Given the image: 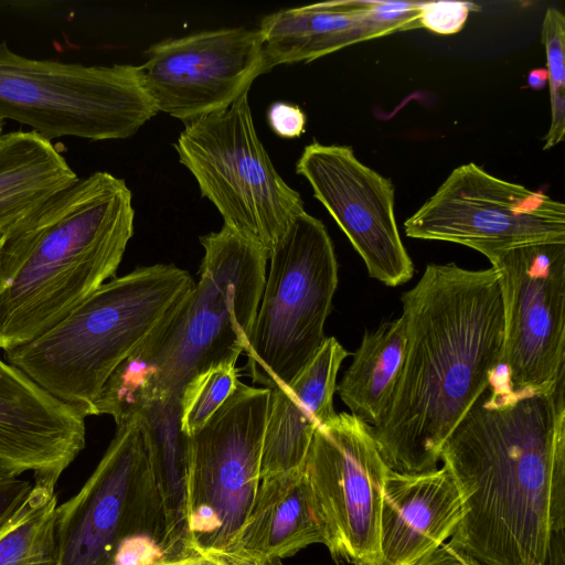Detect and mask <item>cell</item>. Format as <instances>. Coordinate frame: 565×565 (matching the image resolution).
Here are the masks:
<instances>
[{
	"instance_id": "cell-1",
	"label": "cell",
	"mask_w": 565,
	"mask_h": 565,
	"mask_svg": "<svg viewBox=\"0 0 565 565\" xmlns=\"http://www.w3.org/2000/svg\"><path fill=\"white\" fill-rule=\"evenodd\" d=\"M488 387L441 450L462 507L448 543L481 565H546L565 531V382L514 392L492 375Z\"/></svg>"
},
{
	"instance_id": "cell-2",
	"label": "cell",
	"mask_w": 565,
	"mask_h": 565,
	"mask_svg": "<svg viewBox=\"0 0 565 565\" xmlns=\"http://www.w3.org/2000/svg\"><path fill=\"white\" fill-rule=\"evenodd\" d=\"M406 352L392 402L372 427L386 466L437 469L441 450L489 386L502 352L504 311L494 268L428 264L402 295Z\"/></svg>"
},
{
	"instance_id": "cell-3",
	"label": "cell",
	"mask_w": 565,
	"mask_h": 565,
	"mask_svg": "<svg viewBox=\"0 0 565 565\" xmlns=\"http://www.w3.org/2000/svg\"><path fill=\"white\" fill-rule=\"evenodd\" d=\"M125 180L96 171L0 236V349L38 338L116 277L134 234Z\"/></svg>"
},
{
	"instance_id": "cell-4",
	"label": "cell",
	"mask_w": 565,
	"mask_h": 565,
	"mask_svg": "<svg viewBox=\"0 0 565 565\" xmlns=\"http://www.w3.org/2000/svg\"><path fill=\"white\" fill-rule=\"evenodd\" d=\"M200 279L181 306L109 376L96 415L116 425L154 405L179 403L186 382L237 361L247 348L269 254L223 225L201 236Z\"/></svg>"
},
{
	"instance_id": "cell-5",
	"label": "cell",
	"mask_w": 565,
	"mask_h": 565,
	"mask_svg": "<svg viewBox=\"0 0 565 565\" xmlns=\"http://www.w3.org/2000/svg\"><path fill=\"white\" fill-rule=\"evenodd\" d=\"M195 282L173 264L115 277L4 360L84 418L114 371L185 300Z\"/></svg>"
},
{
	"instance_id": "cell-6",
	"label": "cell",
	"mask_w": 565,
	"mask_h": 565,
	"mask_svg": "<svg viewBox=\"0 0 565 565\" xmlns=\"http://www.w3.org/2000/svg\"><path fill=\"white\" fill-rule=\"evenodd\" d=\"M157 113L136 65L35 60L0 43V119L49 140L102 141L131 137Z\"/></svg>"
},
{
	"instance_id": "cell-7",
	"label": "cell",
	"mask_w": 565,
	"mask_h": 565,
	"mask_svg": "<svg viewBox=\"0 0 565 565\" xmlns=\"http://www.w3.org/2000/svg\"><path fill=\"white\" fill-rule=\"evenodd\" d=\"M269 273L244 353L254 384H289L317 353L338 287L324 224L300 213L269 253Z\"/></svg>"
},
{
	"instance_id": "cell-8",
	"label": "cell",
	"mask_w": 565,
	"mask_h": 565,
	"mask_svg": "<svg viewBox=\"0 0 565 565\" xmlns=\"http://www.w3.org/2000/svg\"><path fill=\"white\" fill-rule=\"evenodd\" d=\"M247 96L185 124L173 147L224 225L269 254L305 209L259 140Z\"/></svg>"
},
{
	"instance_id": "cell-9",
	"label": "cell",
	"mask_w": 565,
	"mask_h": 565,
	"mask_svg": "<svg viewBox=\"0 0 565 565\" xmlns=\"http://www.w3.org/2000/svg\"><path fill=\"white\" fill-rule=\"evenodd\" d=\"M151 441L143 412L117 425L82 489L56 508L58 565H113L121 545L139 536L157 541L163 553L164 521Z\"/></svg>"
},
{
	"instance_id": "cell-10",
	"label": "cell",
	"mask_w": 565,
	"mask_h": 565,
	"mask_svg": "<svg viewBox=\"0 0 565 565\" xmlns=\"http://www.w3.org/2000/svg\"><path fill=\"white\" fill-rule=\"evenodd\" d=\"M269 395L238 381L210 420L185 437L183 550L224 551L245 522L260 483Z\"/></svg>"
},
{
	"instance_id": "cell-11",
	"label": "cell",
	"mask_w": 565,
	"mask_h": 565,
	"mask_svg": "<svg viewBox=\"0 0 565 565\" xmlns=\"http://www.w3.org/2000/svg\"><path fill=\"white\" fill-rule=\"evenodd\" d=\"M499 275L504 334L492 374L511 391L544 393L565 382V241L486 256Z\"/></svg>"
},
{
	"instance_id": "cell-12",
	"label": "cell",
	"mask_w": 565,
	"mask_h": 565,
	"mask_svg": "<svg viewBox=\"0 0 565 565\" xmlns=\"http://www.w3.org/2000/svg\"><path fill=\"white\" fill-rule=\"evenodd\" d=\"M404 230L412 238L457 243L488 256L565 241V205L470 162L452 170Z\"/></svg>"
},
{
	"instance_id": "cell-13",
	"label": "cell",
	"mask_w": 565,
	"mask_h": 565,
	"mask_svg": "<svg viewBox=\"0 0 565 565\" xmlns=\"http://www.w3.org/2000/svg\"><path fill=\"white\" fill-rule=\"evenodd\" d=\"M302 467L329 527L332 557L377 565L388 467L372 426L353 414H337L316 429Z\"/></svg>"
},
{
	"instance_id": "cell-14",
	"label": "cell",
	"mask_w": 565,
	"mask_h": 565,
	"mask_svg": "<svg viewBox=\"0 0 565 565\" xmlns=\"http://www.w3.org/2000/svg\"><path fill=\"white\" fill-rule=\"evenodd\" d=\"M138 65L158 111L184 124L228 108L266 73L258 30L202 31L152 44Z\"/></svg>"
},
{
	"instance_id": "cell-15",
	"label": "cell",
	"mask_w": 565,
	"mask_h": 565,
	"mask_svg": "<svg viewBox=\"0 0 565 565\" xmlns=\"http://www.w3.org/2000/svg\"><path fill=\"white\" fill-rule=\"evenodd\" d=\"M296 172L310 183L365 264L369 276L388 287L413 277V262L401 239L390 179L362 163L351 147L306 146Z\"/></svg>"
},
{
	"instance_id": "cell-16",
	"label": "cell",
	"mask_w": 565,
	"mask_h": 565,
	"mask_svg": "<svg viewBox=\"0 0 565 565\" xmlns=\"http://www.w3.org/2000/svg\"><path fill=\"white\" fill-rule=\"evenodd\" d=\"M85 418L0 358V466L54 489L85 447Z\"/></svg>"
},
{
	"instance_id": "cell-17",
	"label": "cell",
	"mask_w": 565,
	"mask_h": 565,
	"mask_svg": "<svg viewBox=\"0 0 565 565\" xmlns=\"http://www.w3.org/2000/svg\"><path fill=\"white\" fill-rule=\"evenodd\" d=\"M462 518L446 466L420 473L387 469L381 501L377 565H416L454 534Z\"/></svg>"
},
{
	"instance_id": "cell-18",
	"label": "cell",
	"mask_w": 565,
	"mask_h": 565,
	"mask_svg": "<svg viewBox=\"0 0 565 565\" xmlns=\"http://www.w3.org/2000/svg\"><path fill=\"white\" fill-rule=\"evenodd\" d=\"M348 355L334 337H328L289 384L270 390L260 479L303 466L316 429L337 415V376Z\"/></svg>"
},
{
	"instance_id": "cell-19",
	"label": "cell",
	"mask_w": 565,
	"mask_h": 565,
	"mask_svg": "<svg viewBox=\"0 0 565 565\" xmlns=\"http://www.w3.org/2000/svg\"><path fill=\"white\" fill-rule=\"evenodd\" d=\"M317 543L330 550V532L301 467L260 479L245 522L224 551L259 561L281 559Z\"/></svg>"
},
{
	"instance_id": "cell-20",
	"label": "cell",
	"mask_w": 565,
	"mask_h": 565,
	"mask_svg": "<svg viewBox=\"0 0 565 565\" xmlns=\"http://www.w3.org/2000/svg\"><path fill=\"white\" fill-rule=\"evenodd\" d=\"M258 32L266 70L309 63L359 42L398 32L382 21L375 1H327L282 9L266 15Z\"/></svg>"
},
{
	"instance_id": "cell-21",
	"label": "cell",
	"mask_w": 565,
	"mask_h": 565,
	"mask_svg": "<svg viewBox=\"0 0 565 565\" xmlns=\"http://www.w3.org/2000/svg\"><path fill=\"white\" fill-rule=\"evenodd\" d=\"M79 178L53 145L33 130L0 136V236Z\"/></svg>"
},
{
	"instance_id": "cell-22",
	"label": "cell",
	"mask_w": 565,
	"mask_h": 565,
	"mask_svg": "<svg viewBox=\"0 0 565 565\" xmlns=\"http://www.w3.org/2000/svg\"><path fill=\"white\" fill-rule=\"evenodd\" d=\"M405 352L406 327L402 316L365 331L335 390L351 414L372 427L381 423L398 383Z\"/></svg>"
},
{
	"instance_id": "cell-23",
	"label": "cell",
	"mask_w": 565,
	"mask_h": 565,
	"mask_svg": "<svg viewBox=\"0 0 565 565\" xmlns=\"http://www.w3.org/2000/svg\"><path fill=\"white\" fill-rule=\"evenodd\" d=\"M141 412L151 425L152 466L164 521L163 557L169 559L183 550L186 537L185 437L179 427V403Z\"/></svg>"
},
{
	"instance_id": "cell-24",
	"label": "cell",
	"mask_w": 565,
	"mask_h": 565,
	"mask_svg": "<svg viewBox=\"0 0 565 565\" xmlns=\"http://www.w3.org/2000/svg\"><path fill=\"white\" fill-rule=\"evenodd\" d=\"M56 508L54 489L34 483L0 530V565H58Z\"/></svg>"
},
{
	"instance_id": "cell-25",
	"label": "cell",
	"mask_w": 565,
	"mask_h": 565,
	"mask_svg": "<svg viewBox=\"0 0 565 565\" xmlns=\"http://www.w3.org/2000/svg\"><path fill=\"white\" fill-rule=\"evenodd\" d=\"M236 361L207 367L190 379L179 398V427L184 437L198 433L231 396L238 383Z\"/></svg>"
},
{
	"instance_id": "cell-26",
	"label": "cell",
	"mask_w": 565,
	"mask_h": 565,
	"mask_svg": "<svg viewBox=\"0 0 565 565\" xmlns=\"http://www.w3.org/2000/svg\"><path fill=\"white\" fill-rule=\"evenodd\" d=\"M541 38L551 97L552 120L543 147L548 150L563 141L565 134V17L558 9L545 11Z\"/></svg>"
},
{
	"instance_id": "cell-27",
	"label": "cell",
	"mask_w": 565,
	"mask_h": 565,
	"mask_svg": "<svg viewBox=\"0 0 565 565\" xmlns=\"http://www.w3.org/2000/svg\"><path fill=\"white\" fill-rule=\"evenodd\" d=\"M475 8L459 1L419 2L418 24L438 34H455L463 28L469 12Z\"/></svg>"
},
{
	"instance_id": "cell-28",
	"label": "cell",
	"mask_w": 565,
	"mask_h": 565,
	"mask_svg": "<svg viewBox=\"0 0 565 565\" xmlns=\"http://www.w3.org/2000/svg\"><path fill=\"white\" fill-rule=\"evenodd\" d=\"M157 565H284L281 559L259 561L225 551L185 548L174 557Z\"/></svg>"
},
{
	"instance_id": "cell-29",
	"label": "cell",
	"mask_w": 565,
	"mask_h": 565,
	"mask_svg": "<svg viewBox=\"0 0 565 565\" xmlns=\"http://www.w3.org/2000/svg\"><path fill=\"white\" fill-rule=\"evenodd\" d=\"M267 120L271 130L281 138H296L306 130V115L297 106L276 102L267 111Z\"/></svg>"
},
{
	"instance_id": "cell-30",
	"label": "cell",
	"mask_w": 565,
	"mask_h": 565,
	"mask_svg": "<svg viewBox=\"0 0 565 565\" xmlns=\"http://www.w3.org/2000/svg\"><path fill=\"white\" fill-rule=\"evenodd\" d=\"M32 484L15 475H0V530L29 495Z\"/></svg>"
},
{
	"instance_id": "cell-31",
	"label": "cell",
	"mask_w": 565,
	"mask_h": 565,
	"mask_svg": "<svg viewBox=\"0 0 565 565\" xmlns=\"http://www.w3.org/2000/svg\"><path fill=\"white\" fill-rule=\"evenodd\" d=\"M416 565H481L465 552L451 546L449 543L441 544L437 550L428 554Z\"/></svg>"
},
{
	"instance_id": "cell-32",
	"label": "cell",
	"mask_w": 565,
	"mask_h": 565,
	"mask_svg": "<svg viewBox=\"0 0 565 565\" xmlns=\"http://www.w3.org/2000/svg\"><path fill=\"white\" fill-rule=\"evenodd\" d=\"M565 533L564 531L554 533L547 554L546 565H564L565 564Z\"/></svg>"
},
{
	"instance_id": "cell-33",
	"label": "cell",
	"mask_w": 565,
	"mask_h": 565,
	"mask_svg": "<svg viewBox=\"0 0 565 565\" xmlns=\"http://www.w3.org/2000/svg\"><path fill=\"white\" fill-rule=\"evenodd\" d=\"M548 81L546 68H533L527 75V85L534 90L543 89Z\"/></svg>"
},
{
	"instance_id": "cell-34",
	"label": "cell",
	"mask_w": 565,
	"mask_h": 565,
	"mask_svg": "<svg viewBox=\"0 0 565 565\" xmlns=\"http://www.w3.org/2000/svg\"><path fill=\"white\" fill-rule=\"evenodd\" d=\"M0 475H12L7 469H4L2 466H0Z\"/></svg>"
},
{
	"instance_id": "cell-35",
	"label": "cell",
	"mask_w": 565,
	"mask_h": 565,
	"mask_svg": "<svg viewBox=\"0 0 565 565\" xmlns=\"http://www.w3.org/2000/svg\"><path fill=\"white\" fill-rule=\"evenodd\" d=\"M3 127H4V121L2 119H0V136L2 135Z\"/></svg>"
},
{
	"instance_id": "cell-36",
	"label": "cell",
	"mask_w": 565,
	"mask_h": 565,
	"mask_svg": "<svg viewBox=\"0 0 565 565\" xmlns=\"http://www.w3.org/2000/svg\"><path fill=\"white\" fill-rule=\"evenodd\" d=\"M356 565H369V564H356Z\"/></svg>"
}]
</instances>
